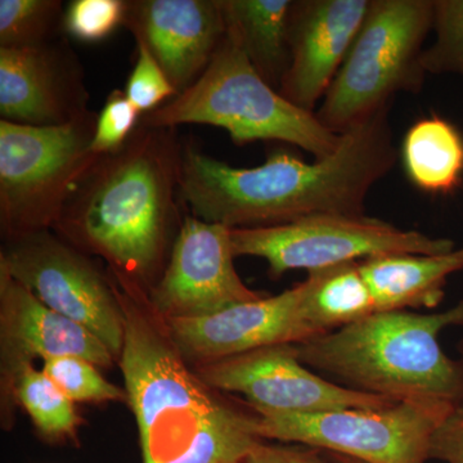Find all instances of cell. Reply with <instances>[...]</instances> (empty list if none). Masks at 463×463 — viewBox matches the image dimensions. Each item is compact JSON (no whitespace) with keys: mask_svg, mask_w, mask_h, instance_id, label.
Instances as JSON below:
<instances>
[{"mask_svg":"<svg viewBox=\"0 0 463 463\" xmlns=\"http://www.w3.org/2000/svg\"><path fill=\"white\" fill-rule=\"evenodd\" d=\"M455 405L402 401L318 413L258 412L263 440L326 450L364 463H426L432 435Z\"/></svg>","mask_w":463,"mask_h":463,"instance_id":"cell-8","label":"cell"},{"mask_svg":"<svg viewBox=\"0 0 463 463\" xmlns=\"http://www.w3.org/2000/svg\"><path fill=\"white\" fill-rule=\"evenodd\" d=\"M123 307L118 356L142 463H241L263 439L254 408L203 383L178 352L147 292L108 270Z\"/></svg>","mask_w":463,"mask_h":463,"instance_id":"cell-2","label":"cell"},{"mask_svg":"<svg viewBox=\"0 0 463 463\" xmlns=\"http://www.w3.org/2000/svg\"><path fill=\"white\" fill-rule=\"evenodd\" d=\"M83 65L65 36L25 48H0V116L9 123L57 127L90 111Z\"/></svg>","mask_w":463,"mask_h":463,"instance_id":"cell-15","label":"cell"},{"mask_svg":"<svg viewBox=\"0 0 463 463\" xmlns=\"http://www.w3.org/2000/svg\"><path fill=\"white\" fill-rule=\"evenodd\" d=\"M124 93L142 116L176 97L164 70L141 44H137L136 65L128 78Z\"/></svg>","mask_w":463,"mask_h":463,"instance_id":"cell-27","label":"cell"},{"mask_svg":"<svg viewBox=\"0 0 463 463\" xmlns=\"http://www.w3.org/2000/svg\"><path fill=\"white\" fill-rule=\"evenodd\" d=\"M241 463H335L307 446H274L261 443Z\"/></svg>","mask_w":463,"mask_h":463,"instance_id":"cell-30","label":"cell"},{"mask_svg":"<svg viewBox=\"0 0 463 463\" xmlns=\"http://www.w3.org/2000/svg\"><path fill=\"white\" fill-rule=\"evenodd\" d=\"M74 355L102 368L116 358L83 326L58 315L0 267V412L2 426L14 425L18 376L35 359Z\"/></svg>","mask_w":463,"mask_h":463,"instance_id":"cell-13","label":"cell"},{"mask_svg":"<svg viewBox=\"0 0 463 463\" xmlns=\"http://www.w3.org/2000/svg\"><path fill=\"white\" fill-rule=\"evenodd\" d=\"M237 257L264 259L272 279L288 270L323 269L388 254H446L448 239H432L367 215L309 216L276 227L231 230Z\"/></svg>","mask_w":463,"mask_h":463,"instance_id":"cell-9","label":"cell"},{"mask_svg":"<svg viewBox=\"0 0 463 463\" xmlns=\"http://www.w3.org/2000/svg\"><path fill=\"white\" fill-rule=\"evenodd\" d=\"M405 173L419 190L452 194L463 178V137L440 116L421 118L408 129L402 145Z\"/></svg>","mask_w":463,"mask_h":463,"instance_id":"cell-21","label":"cell"},{"mask_svg":"<svg viewBox=\"0 0 463 463\" xmlns=\"http://www.w3.org/2000/svg\"><path fill=\"white\" fill-rule=\"evenodd\" d=\"M303 283L274 297L237 304L200 318L164 319L170 339L191 367L260 347L315 339L301 312Z\"/></svg>","mask_w":463,"mask_h":463,"instance_id":"cell-14","label":"cell"},{"mask_svg":"<svg viewBox=\"0 0 463 463\" xmlns=\"http://www.w3.org/2000/svg\"><path fill=\"white\" fill-rule=\"evenodd\" d=\"M125 0H74L63 12V33L76 41L97 43L123 26Z\"/></svg>","mask_w":463,"mask_h":463,"instance_id":"cell-26","label":"cell"},{"mask_svg":"<svg viewBox=\"0 0 463 463\" xmlns=\"http://www.w3.org/2000/svg\"><path fill=\"white\" fill-rule=\"evenodd\" d=\"M371 0H295L288 20L289 66L279 93L316 114L364 25Z\"/></svg>","mask_w":463,"mask_h":463,"instance_id":"cell-17","label":"cell"},{"mask_svg":"<svg viewBox=\"0 0 463 463\" xmlns=\"http://www.w3.org/2000/svg\"><path fill=\"white\" fill-rule=\"evenodd\" d=\"M227 33L259 75L279 90L289 66L292 0H221Z\"/></svg>","mask_w":463,"mask_h":463,"instance_id":"cell-19","label":"cell"},{"mask_svg":"<svg viewBox=\"0 0 463 463\" xmlns=\"http://www.w3.org/2000/svg\"><path fill=\"white\" fill-rule=\"evenodd\" d=\"M141 118V112L127 99L124 90H112L97 118L91 151L105 155L120 148L138 127Z\"/></svg>","mask_w":463,"mask_h":463,"instance_id":"cell-28","label":"cell"},{"mask_svg":"<svg viewBox=\"0 0 463 463\" xmlns=\"http://www.w3.org/2000/svg\"><path fill=\"white\" fill-rule=\"evenodd\" d=\"M0 267L58 315L83 326L114 354L125 340L123 307L109 272L53 231L3 240Z\"/></svg>","mask_w":463,"mask_h":463,"instance_id":"cell-10","label":"cell"},{"mask_svg":"<svg viewBox=\"0 0 463 463\" xmlns=\"http://www.w3.org/2000/svg\"><path fill=\"white\" fill-rule=\"evenodd\" d=\"M390 108L341 134L339 147L312 164L279 149L263 165L234 167L183 145L179 196L196 218L231 230L364 215L368 194L398 160Z\"/></svg>","mask_w":463,"mask_h":463,"instance_id":"cell-1","label":"cell"},{"mask_svg":"<svg viewBox=\"0 0 463 463\" xmlns=\"http://www.w3.org/2000/svg\"><path fill=\"white\" fill-rule=\"evenodd\" d=\"M14 399L29 414L36 430L47 440H76L80 417L75 402L66 397L43 370L29 364L20 373Z\"/></svg>","mask_w":463,"mask_h":463,"instance_id":"cell-22","label":"cell"},{"mask_svg":"<svg viewBox=\"0 0 463 463\" xmlns=\"http://www.w3.org/2000/svg\"><path fill=\"white\" fill-rule=\"evenodd\" d=\"M359 268L376 312L438 307L448 279L463 270V248L446 254H388L364 259Z\"/></svg>","mask_w":463,"mask_h":463,"instance_id":"cell-18","label":"cell"},{"mask_svg":"<svg viewBox=\"0 0 463 463\" xmlns=\"http://www.w3.org/2000/svg\"><path fill=\"white\" fill-rule=\"evenodd\" d=\"M434 42L422 52L426 74L463 78V0H434Z\"/></svg>","mask_w":463,"mask_h":463,"instance_id":"cell-25","label":"cell"},{"mask_svg":"<svg viewBox=\"0 0 463 463\" xmlns=\"http://www.w3.org/2000/svg\"><path fill=\"white\" fill-rule=\"evenodd\" d=\"M123 26L156 60L176 96L199 80L227 35L221 0H125Z\"/></svg>","mask_w":463,"mask_h":463,"instance_id":"cell-16","label":"cell"},{"mask_svg":"<svg viewBox=\"0 0 463 463\" xmlns=\"http://www.w3.org/2000/svg\"><path fill=\"white\" fill-rule=\"evenodd\" d=\"M192 368L207 386L242 395L257 412L318 413L398 402L322 379L300 361L295 344L260 347Z\"/></svg>","mask_w":463,"mask_h":463,"instance_id":"cell-11","label":"cell"},{"mask_svg":"<svg viewBox=\"0 0 463 463\" xmlns=\"http://www.w3.org/2000/svg\"><path fill=\"white\" fill-rule=\"evenodd\" d=\"M141 121L172 129L185 124L212 125L224 129L237 146L279 141L306 149L316 158L330 156L341 139L316 114L298 108L270 87L228 33L199 80L143 115Z\"/></svg>","mask_w":463,"mask_h":463,"instance_id":"cell-5","label":"cell"},{"mask_svg":"<svg viewBox=\"0 0 463 463\" xmlns=\"http://www.w3.org/2000/svg\"><path fill=\"white\" fill-rule=\"evenodd\" d=\"M182 154L176 129L139 121L120 148L99 155L85 170L52 231L148 292L184 221L178 203Z\"/></svg>","mask_w":463,"mask_h":463,"instance_id":"cell-3","label":"cell"},{"mask_svg":"<svg viewBox=\"0 0 463 463\" xmlns=\"http://www.w3.org/2000/svg\"><path fill=\"white\" fill-rule=\"evenodd\" d=\"M301 283V312L316 337L376 313L373 294L361 272L359 261L312 270Z\"/></svg>","mask_w":463,"mask_h":463,"instance_id":"cell-20","label":"cell"},{"mask_svg":"<svg viewBox=\"0 0 463 463\" xmlns=\"http://www.w3.org/2000/svg\"><path fill=\"white\" fill-rule=\"evenodd\" d=\"M231 228L184 216L169 260L147 292L163 319L200 318L265 295L246 286L234 267Z\"/></svg>","mask_w":463,"mask_h":463,"instance_id":"cell-12","label":"cell"},{"mask_svg":"<svg viewBox=\"0 0 463 463\" xmlns=\"http://www.w3.org/2000/svg\"><path fill=\"white\" fill-rule=\"evenodd\" d=\"M434 26V0H371L370 9L343 66L316 116L341 136L380 109L395 94L419 93L425 83L421 63Z\"/></svg>","mask_w":463,"mask_h":463,"instance_id":"cell-6","label":"cell"},{"mask_svg":"<svg viewBox=\"0 0 463 463\" xmlns=\"http://www.w3.org/2000/svg\"><path fill=\"white\" fill-rule=\"evenodd\" d=\"M60 0H0V48L25 50L63 36Z\"/></svg>","mask_w":463,"mask_h":463,"instance_id":"cell-23","label":"cell"},{"mask_svg":"<svg viewBox=\"0 0 463 463\" xmlns=\"http://www.w3.org/2000/svg\"><path fill=\"white\" fill-rule=\"evenodd\" d=\"M99 114L30 127L0 120V227L3 240L52 231L91 151Z\"/></svg>","mask_w":463,"mask_h":463,"instance_id":"cell-7","label":"cell"},{"mask_svg":"<svg viewBox=\"0 0 463 463\" xmlns=\"http://www.w3.org/2000/svg\"><path fill=\"white\" fill-rule=\"evenodd\" d=\"M43 373L66 397L79 403H106L128 401L127 392L109 383L99 365L80 356L67 355L43 362Z\"/></svg>","mask_w":463,"mask_h":463,"instance_id":"cell-24","label":"cell"},{"mask_svg":"<svg viewBox=\"0 0 463 463\" xmlns=\"http://www.w3.org/2000/svg\"><path fill=\"white\" fill-rule=\"evenodd\" d=\"M457 350H458L459 355L463 358V339L459 341L458 345H457Z\"/></svg>","mask_w":463,"mask_h":463,"instance_id":"cell-32","label":"cell"},{"mask_svg":"<svg viewBox=\"0 0 463 463\" xmlns=\"http://www.w3.org/2000/svg\"><path fill=\"white\" fill-rule=\"evenodd\" d=\"M429 458L463 463V403L453 408L438 426L431 438Z\"/></svg>","mask_w":463,"mask_h":463,"instance_id":"cell-29","label":"cell"},{"mask_svg":"<svg viewBox=\"0 0 463 463\" xmlns=\"http://www.w3.org/2000/svg\"><path fill=\"white\" fill-rule=\"evenodd\" d=\"M463 327V300L431 315L376 312L298 345L304 364L347 388L392 401L463 403V358H449L439 335Z\"/></svg>","mask_w":463,"mask_h":463,"instance_id":"cell-4","label":"cell"},{"mask_svg":"<svg viewBox=\"0 0 463 463\" xmlns=\"http://www.w3.org/2000/svg\"><path fill=\"white\" fill-rule=\"evenodd\" d=\"M327 455L335 463H364L358 459L349 458V457L335 455V453H327Z\"/></svg>","mask_w":463,"mask_h":463,"instance_id":"cell-31","label":"cell"}]
</instances>
